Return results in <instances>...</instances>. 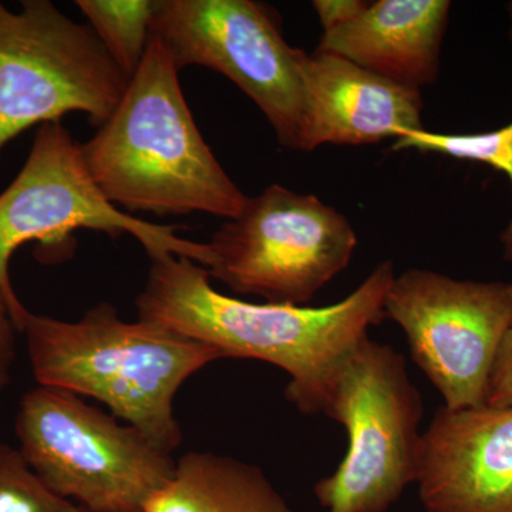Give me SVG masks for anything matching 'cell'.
<instances>
[{
  "label": "cell",
  "mask_w": 512,
  "mask_h": 512,
  "mask_svg": "<svg viewBox=\"0 0 512 512\" xmlns=\"http://www.w3.org/2000/svg\"><path fill=\"white\" fill-rule=\"evenodd\" d=\"M394 276L393 262H380L355 291L323 308L251 303L215 291L204 266L170 254L151 259L136 308L138 319L205 343L224 359L284 370L285 399L311 416L322 413L343 367L382 322Z\"/></svg>",
  "instance_id": "cell-1"
},
{
  "label": "cell",
  "mask_w": 512,
  "mask_h": 512,
  "mask_svg": "<svg viewBox=\"0 0 512 512\" xmlns=\"http://www.w3.org/2000/svg\"><path fill=\"white\" fill-rule=\"evenodd\" d=\"M170 50L151 36L109 120L80 144L101 194L131 212L238 217L248 197L202 138Z\"/></svg>",
  "instance_id": "cell-2"
},
{
  "label": "cell",
  "mask_w": 512,
  "mask_h": 512,
  "mask_svg": "<svg viewBox=\"0 0 512 512\" xmlns=\"http://www.w3.org/2000/svg\"><path fill=\"white\" fill-rule=\"evenodd\" d=\"M22 333L39 386L92 397L167 453L183 443L174 414L178 390L202 367L224 359L156 323L121 320L107 302L77 322L30 312Z\"/></svg>",
  "instance_id": "cell-3"
},
{
  "label": "cell",
  "mask_w": 512,
  "mask_h": 512,
  "mask_svg": "<svg viewBox=\"0 0 512 512\" xmlns=\"http://www.w3.org/2000/svg\"><path fill=\"white\" fill-rule=\"evenodd\" d=\"M15 433L40 480L89 512H146L177 466L136 427L56 387L22 397Z\"/></svg>",
  "instance_id": "cell-4"
},
{
  "label": "cell",
  "mask_w": 512,
  "mask_h": 512,
  "mask_svg": "<svg viewBox=\"0 0 512 512\" xmlns=\"http://www.w3.org/2000/svg\"><path fill=\"white\" fill-rule=\"evenodd\" d=\"M322 413L348 433L335 473L315 484L326 512H386L417 484L423 399L402 353L367 338L343 367Z\"/></svg>",
  "instance_id": "cell-5"
},
{
  "label": "cell",
  "mask_w": 512,
  "mask_h": 512,
  "mask_svg": "<svg viewBox=\"0 0 512 512\" xmlns=\"http://www.w3.org/2000/svg\"><path fill=\"white\" fill-rule=\"evenodd\" d=\"M82 228L111 238L130 235L151 259L184 256L204 268L211 262L208 244L178 237L180 225L151 224L111 204L87 170L80 144L62 121H50L40 126L28 160L0 194V288L19 332L30 312L10 279V261L16 249L32 241L66 244L70 235Z\"/></svg>",
  "instance_id": "cell-6"
},
{
  "label": "cell",
  "mask_w": 512,
  "mask_h": 512,
  "mask_svg": "<svg viewBox=\"0 0 512 512\" xmlns=\"http://www.w3.org/2000/svg\"><path fill=\"white\" fill-rule=\"evenodd\" d=\"M207 269L239 295L306 306L352 261L355 229L318 197L269 185L208 242Z\"/></svg>",
  "instance_id": "cell-7"
},
{
  "label": "cell",
  "mask_w": 512,
  "mask_h": 512,
  "mask_svg": "<svg viewBox=\"0 0 512 512\" xmlns=\"http://www.w3.org/2000/svg\"><path fill=\"white\" fill-rule=\"evenodd\" d=\"M128 82L92 29L49 0L0 3V148L36 124L82 111L110 119Z\"/></svg>",
  "instance_id": "cell-8"
},
{
  "label": "cell",
  "mask_w": 512,
  "mask_h": 512,
  "mask_svg": "<svg viewBox=\"0 0 512 512\" xmlns=\"http://www.w3.org/2000/svg\"><path fill=\"white\" fill-rule=\"evenodd\" d=\"M151 36L175 66H202L239 87L274 128L279 143L305 151L306 97L301 49L252 0H157Z\"/></svg>",
  "instance_id": "cell-9"
},
{
  "label": "cell",
  "mask_w": 512,
  "mask_h": 512,
  "mask_svg": "<svg viewBox=\"0 0 512 512\" xmlns=\"http://www.w3.org/2000/svg\"><path fill=\"white\" fill-rule=\"evenodd\" d=\"M383 316L403 329L413 362L439 390L443 407L485 406L491 366L512 322V282L407 269L394 276Z\"/></svg>",
  "instance_id": "cell-10"
},
{
  "label": "cell",
  "mask_w": 512,
  "mask_h": 512,
  "mask_svg": "<svg viewBox=\"0 0 512 512\" xmlns=\"http://www.w3.org/2000/svg\"><path fill=\"white\" fill-rule=\"evenodd\" d=\"M417 487L426 512H512V407L441 406L423 431Z\"/></svg>",
  "instance_id": "cell-11"
},
{
  "label": "cell",
  "mask_w": 512,
  "mask_h": 512,
  "mask_svg": "<svg viewBox=\"0 0 512 512\" xmlns=\"http://www.w3.org/2000/svg\"><path fill=\"white\" fill-rule=\"evenodd\" d=\"M306 97L305 151L323 144L363 146L423 130L420 90L384 79L330 53L301 52Z\"/></svg>",
  "instance_id": "cell-12"
},
{
  "label": "cell",
  "mask_w": 512,
  "mask_h": 512,
  "mask_svg": "<svg viewBox=\"0 0 512 512\" xmlns=\"http://www.w3.org/2000/svg\"><path fill=\"white\" fill-rule=\"evenodd\" d=\"M448 0H379L352 22L323 33L316 50L343 57L394 83L421 90L436 82Z\"/></svg>",
  "instance_id": "cell-13"
},
{
  "label": "cell",
  "mask_w": 512,
  "mask_h": 512,
  "mask_svg": "<svg viewBox=\"0 0 512 512\" xmlns=\"http://www.w3.org/2000/svg\"><path fill=\"white\" fill-rule=\"evenodd\" d=\"M146 512H293L262 468L211 451L185 453Z\"/></svg>",
  "instance_id": "cell-14"
},
{
  "label": "cell",
  "mask_w": 512,
  "mask_h": 512,
  "mask_svg": "<svg viewBox=\"0 0 512 512\" xmlns=\"http://www.w3.org/2000/svg\"><path fill=\"white\" fill-rule=\"evenodd\" d=\"M76 6L111 59L131 80L146 56L157 0H77Z\"/></svg>",
  "instance_id": "cell-15"
},
{
  "label": "cell",
  "mask_w": 512,
  "mask_h": 512,
  "mask_svg": "<svg viewBox=\"0 0 512 512\" xmlns=\"http://www.w3.org/2000/svg\"><path fill=\"white\" fill-rule=\"evenodd\" d=\"M393 150H420L476 161L505 174L512 190V121L498 130L476 134H446L417 130L396 140ZM505 261L512 264V214L501 234Z\"/></svg>",
  "instance_id": "cell-16"
},
{
  "label": "cell",
  "mask_w": 512,
  "mask_h": 512,
  "mask_svg": "<svg viewBox=\"0 0 512 512\" xmlns=\"http://www.w3.org/2000/svg\"><path fill=\"white\" fill-rule=\"evenodd\" d=\"M0 512H89L60 497L16 448L0 443Z\"/></svg>",
  "instance_id": "cell-17"
},
{
  "label": "cell",
  "mask_w": 512,
  "mask_h": 512,
  "mask_svg": "<svg viewBox=\"0 0 512 512\" xmlns=\"http://www.w3.org/2000/svg\"><path fill=\"white\" fill-rule=\"evenodd\" d=\"M485 406L497 409L512 407V322L498 346L491 366L485 390Z\"/></svg>",
  "instance_id": "cell-18"
},
{
  "label": "cell",
  "mask_w": 512,
  "mask_h": 512,
  "mask_svg": "<svg viewBox=\"0 0 512 512\" xmlns=\"http://www.w3.org/2000/svg\"><path fill=\"white\" fill-rule=\"evenodd\" d=\"M16 328L10 313L8 299L0 288V393L12 379V369L16 359Z\"/></svg>",
  "instance_id": "cell-19"
},
{
  "label": "cell",
  "mask_w": 512,
  "mask_h": 512,
  "mask_svg": "<svg viewBox=\"0 0 512 512\" xmlns=\"http://www.w3.org/2000/svg\"><path fill=\"white\" fill-rule=\"evenodd\" d=\"M312 5L323 33H326L352 22L369 3L362 0H315Z\"/></svg>",
  "instance_id": "cell-20"
},
{
  "label": "cell",
  "mask_w": 512,
  "mask_h": 512,
  "mask_svg": "<svg viewBox=\"0 0 512 512\" xmlns=\"http://www.w3.org/2000/svg\"><path fill=\"white\" fill-rule=\"evenodd\" d=\"M507 13H508V23H510V26H508V35H510L511 45H512V2L508 3L507 5Z\"/></svg>",
  "instance_id": "cell-21"
}]
</instances>
